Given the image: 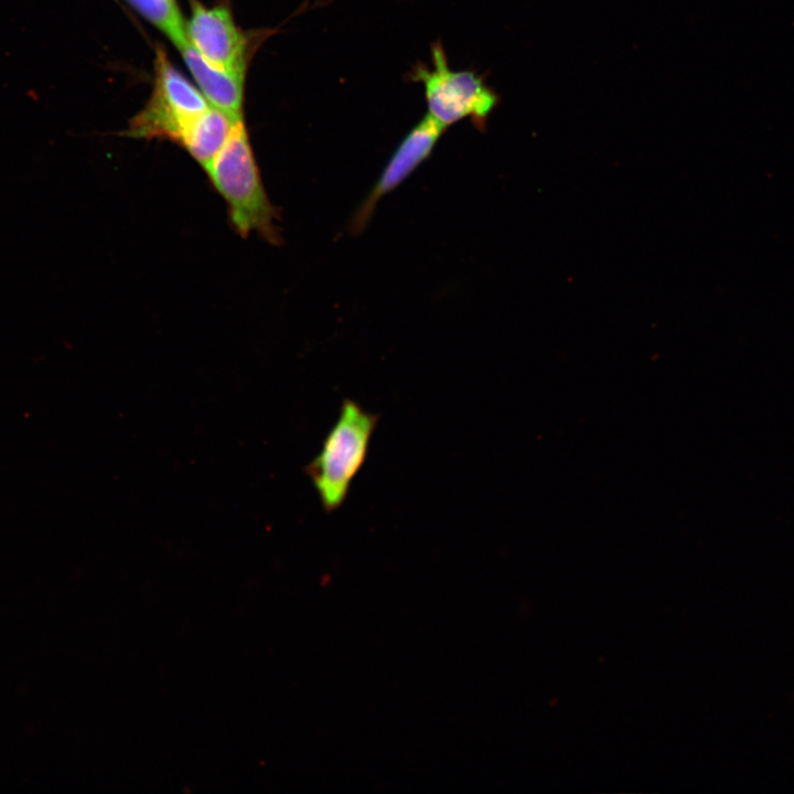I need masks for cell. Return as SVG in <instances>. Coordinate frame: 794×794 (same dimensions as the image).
<instances>
[{
  "label": "cell",
  "mask_w": 794,
  "mask_h": 794,
  "mask_svg": "<svg viewBox=\"0 0 794 794\" xmlns=\"http://www.w3.org/2000/svg\"><path fill=\"white\" fill-rule=\"evenodd\" d=\"M206 174L226 201L230 223L242 237L256 232L266 242L280 244L279 214L266 193L243 119L234 124Z\"/></svg>",
  "instance_id": "cell-1"
},
{
  "label": "cell",
  "mask_w": 794,
  "mask_h": 794,
  "mask_svg": "<svg viewBox=\"0 0 794 794\" xmlns=\"http://www.w3.org/2000/svg\"><path fill=\"white\" fill-rule=\"evenodd\" d=\"M379 416L346 398L307 471L326 513L345 502L351 484L365 463Z\"/></svg>",
  "instance_id": "cell-2"
},
{
  "label": "cell",
  "mask_w": 794,
  "mask_h": 794,
  "mask_svg": "<svg viewBox=\"0 0 794 794\" xmlns=\"http://www.w3.org/2000/svg\"><path fill=\"white\" fill-rule=\"evenodd\" d=\"M431 67L418 62L407 75L422 84L428 115L446 129L470 119L483 130L498 101L496 93L475 72L452 69L441 41L431 45Z\"/></svg>",
  "instance_id": "cell-3"
},
{
  "label": "cell",
  "mask_w": 794,
  "mask_h": 794,
  "mask_svg": "<svg viewBox=\"0 0 794 794\" xmlns=\"http://www.w3.org/2000/svg\"><path fill=\"white\" fill-rule=\"evenodd\" d=\"M210 106L206 98L159 50L152 95L146 107L132 118L127 135L144 139H169L180 143L190 125Z\"/></svg>",
  "instance_id": "cell-4"
},
{
  "label": "cell",
  "mask_w": 794,
  "mask_h": 794,
  "mask_svg": "<svg viewBox=\"0 0 794 794\" xmlns=\"http://www.w3.org/2000/svg\"><path fill=\"white\" fill-rule=\"evenodd\" d=\"M446 128L428 114L399 142L368 195L350 222L353 234L368 224L377 203L398 187L429 155Z\"/></svg>",
  "instance_id": "cell-5"
},
{
  "label": "cell",
  "mask_w": 794,
  "mask_h": 794,
  "mask_svg": "<svg viewBox=\"0 0 794 794\" xmlns=\"http://www.w3.org/2000/svg\"><path fill=\"white\" fill-rule=\"evenodd\" d=\"M185 33L192 46L213 66L245 75L247 40L235 25L228 9L194 4Z\"/></svg>",
  "instance_id": "cell-6"
},
{
  "label": "cell",
  "mask_w": 794,
  "mask_h": 794,
  "mask_svg": "<svg viewBox=\"0 0 794 794\" xmlns=\"http://www.w3.org/2000/svg\"><path fill=\"white\" fill-rule=\"evenodd\" d=\"M178 49L210 105L226 114L233 121L240 120L245 75L213 66L189 40Z\"/></svg>",
  "instance_id": "cell-7"
},
{
  "label": "cell",
  "mask_w": 794,
  "mask_h": 794,
  "mask_svg": "<svg viewBox=\"0 0 794 794\" xmlns=\"http://www.w3.org/2000/svg\"><path fill=\"white\" fill-rule=\"evenodd\" d=\"M235 122L219 109L210 106L190 125L180 144L206 172Z\"/></svg>",
  "instance_id": "cell-8"
},
{
  "label": "cell",
  "mask_w": 794,
  "mask_h": 794,
  "mask_svg": "<svg viewBox=\"0 0 794 794\" xmlns=\"http://www.w3.org/2000/svg\"><path fill=\"white\" fill-rule=\"evenodd\" d=\"M146 19L159 28L179 47L187 37L175 0H128Z\"/></svg>",
  "instance_id": "cell-9"
}]
</instances>
